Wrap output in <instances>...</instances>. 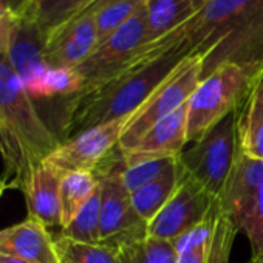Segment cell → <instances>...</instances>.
I'll use <instances>...</instances> for the list:
<instances>
[{
  "label": "cell",
  "instance_id": "cell-14",
  "mask_svg": "<svg viewBox=\"0 0 263 263\" xmlns=\"http://www.w3.org/2000/svg\"><path fill=\"white\" fill-rule=\"evenodd\" d=\"M47 34L33 16V10L21 17L7 58L22 84L31 81L45 67Z\"/></svg>",
  "mask_w": 263,
  "mask_h": 263
},
{
  "label": "cell",
  "instance_id": "cell-24",
  "mask_svg": "<svg viewBox=\"0 0 263 263\" xmlns=\"http://www.w3.org/2000/svg\"><path fill=\"white\" fill-rule=\"evenodd\" d=\"M56 246L62 263H125L119 251L104 243H81L59 235Z\"/></svg>",
  "mask_w": 263,
  "mask_h": 263
},
{
  "label": "cell",
  "instance_id": "cell-19",
  "mask_svg": "<svg viewBox=\"0 0 263 263\" xmlns=\"http://www.w3.org/2000/svg\"><path fill=\"white\" fill-rule=\"evenodd\" d=\"M238 147L252 158L263 161V88L255 87L238 118Z\"/></svg>",
  "mask_w": 263,
  "mask_h": 263
},
{
  "label": "cell",
  "instance_id": "cell-36",
  "mask_svg": "<svg viewBox=\"0 0 263 263\" xmlns=\"http://www.w3.org/2000/svg\"><path fill=\"white\" fill-rule=\"evenodd\" d=\"M246 263H263V255H252Z\"/></svg>",
  "mask_w": 263,
  "mask_h": 263
},
{
  "label": "cell",
  "instance_id": "cell-8",
  "mask_svg": "<svg viewBox=\"0 0 263 263\" xmlns=\"http://www.w3.org/2000/svg\"><path fill=\"white\" fill-rule=\"evenodd\" d=\"M146 45V5L143 2L124 27L99 44L95 51L74 68L82 84L81 91L98 87L119 74L137 59Z\"/></svg>",
  "mask_w": 263,
  "mask_h": 263
},
{
  "label": "cell",
  "instance_id": "cell-25",
  "mask_svg": "<svg viewBox=\"0 0 263 263\" xmlns=\"http://www.w3.org/2000/svg\"><path fill=\"white\" fill-rule=\"evenodd\" d=\"M99 218H101V186L98 181V187L95 189L90 200L73 218V221L65 229H62L61 235L74 241L98 245L101 243Z\"/></svg>",
  "mask_w": 263,
  "mask_h": 263
},
{
  "label": "cell",
  "instance_id": "cell-35",
  "mask_svg": "<svg viewBox=\"0 0 263 263\" xmlns=\"http://www.w3.org/2000/svg\"><path fill=\"white\" fill-rule=\"evenodd\" d=\"M11 187V184H10V181L4 177V178H0V197L4 195V192L7 191V189H10Z\"/></svg>",
  "mask_w": 263,
  "mask_h": 263
},
{
  "label": "cell",
  "instance_id": "cell-28",
  "mask_svg": "<svg viewBox=\"0 0 263 263\" xmlns=\"http://www.w3.org/2000/svg\"><path fill=\"white\" fill-rule=\"evenodd\" d=\"M237 231L238 229H237L235 223L220 208L208 263H229V255H231V249H232Z\"/></svg>",
  "mask_w": 263,
  "mask_h": 263
},
{
  "label": "cell",
  "instance_id": "cell-11",
  "mask_svg": "<svg viewBox=\"0 0 263 263\" xmlns=\"http://www.w3.org/2000/svg\"><path fill=\"white\" fill-rule=\"evenodd\" d=\"M98 47L95 14L84 13L51 31L45 45V64L53 68L79 67Z\"/></svg>",
  "mask_w": 263,
  "mask_h": 263
},
{
  "label": "cell",
  "instance_id": "cell-30",
  "mask_svg": "<svg viewBox=\"0 0 263 263\" xmlns=\"http://www.w3.org/2000/svg\"><path fill=\"white\" fill-rule=\"evenodd\" d=\"M21 22V16L0 4V54H7Z\"/></svg>",
  "mask_w": 263,
  "mask_h": 263
},
{
  "label": "cell",
  "instance_id": "cell-32",
  "mask_svg": "<svg viewBox=\"0 0 263 263\" xmlns=\"http://www.w3.org/2000/svg\"><path fill=\"white\" fill-rule=\"evenodd\" d=\"M111 2H116V0H96V2H95L93 5H90L84 13H95V11H98L99 8H102V7H105V5H108V4H111Z\"/></svg>",
  "mask_w": 263,
  "mask_h": 263
},
{
  "label": "cell",
  "instance_id": "cell-22",
  "mask_svg": "<svg viewBox=\"0 0 263 263\" xmlns=\"http://www.w3.org/2000/svg\"><path fill=\"white\" fill-rule=\"evenodd\" d=\"M175 160L177 157H140L124 152L121 180L128 192H134L157 180Z\"/></svg>",
  "mask_w": 263,
  "mask_h": 263
},
{
  "label": "cell",
  "instance_id": "cell-13",
  "mask_svg": "<svg viewBox=\"0 0 263 263\" xmlns=\"http://www.w3.org/2000/svg\"><path fill=\"white\" fill-rule=\"evenodd\" d=\"M0 254L30 263H62L56 238L47 226L31 217L0 231Z\"/></svg>",
  "mask_w": 263,
  "mask_h": 263
},
{
  "label": "cell",
  "instance_id": "cell-33",
  "mask_svg": "<svg viewBox=\"0 0 263 263\" xmlns=\"http://www.w3.org/2000/svg\"><path fill=\"white\" fill-rule=\"evenodd\" d=\"M0 263H30V261H25V260L17 258V257H13V255L0 254Z\"/></svg>",
  "mask_w": 263,
  "mask_h": 263
},
{
  "label": "cell",
  "instance_id": "cell-10",
  "mask_svg": "<svg viewBox=\"0 0 263 263\" xmlns=\"http://www.w3.org/2000/svg\"><path fill=\"white\" fill-rule=\"evenodd\" d=\"M127 118L88 128L61 143L44 161L62 174L88 171L95 172L104 158L118 146Z\"/></svg>",
  "mask_w": 263,
  "mask_h": 263
},
{
  "label": "cell",
  "instance_id": "cell-7",
  "mask_svg": "<svg viewBox=\"0 0 263 263\" xmlns=\"http://www.w3.org/2000/svg\"><path fill=\"white\" fill-rule=\"evenodd\" d=\"M201 58L192 54L154 90V93L127 118L118 143L121 151L128 152L134 149L149 128L189 101L201 81Z\"/></svg>",
  "mask_w": 263,
  "mask_h": 263
},
{
  "label": "cell",
  "instance_id": "cell-15",
  "mask_svg": "<svg viewBox=\"0 0 263 263\" xmlns=\"http://www.w3.org/2000/svg\"><path fill=\"white\" fill-rule=\"evenodd\" d=\"M64 174L42 161L31 174L27 189V211L47 228L61 226V181Z\"/></svg>",
  "mask_w": 263,
  "mask_h": 263
},
{
  "label": "cell",
  "instance_id": "cell-27",
  "mask_svg": "<svg viewBox=\"0 0 263 263\" xmlns=\"http://www.w3.org/2000/svg\"><path fill=\"white\" fill-rule=\"evenodd\" d=\"M143 2L144 0H116V2H111L99 8L98 11L91 13L95 14L96 22L98 45L107 41L121 27H124L130 21V17L138 11Z\"/></svg>",
  "mask_w": 263,
  "mask_h": 263
},
{
  "label": "cell",
  "instance_id": "cell-5",
  "mask_svg": "<svg viewBox=\"0 0 263 263\" xmlns=\"http://www.w3.org/2000/svg\"><path fill=\"white\" fill-rule=\"evenodd\" d=\"M122 164L124 152L116 146L95 171L101 186V243L116 251L147 237V221L137 214L130 192L121 180Z\"/></svg>",
  "mask_w": 263,
  "mask_h": 263
},
{
  "label": "cell",
  "instance_id": "cell-34",
  "mask_svg": "<svg viewBox=\"0 0 263 263\" xmlns=\"http://www.w3.org/2000/svg\"><path fill=\"white\" fill-rule=\"evenodd\" d=\"M212 2V0H191V4H192V7H194V10L198 13V11H201L206 5H209Z\"/></svg>",
  "mask_w": 263,
  "mask_h": 263
},
{
  "label": "cell",
  "instance_id": "cell-12",
  "mask_svg": "<svg viewBox=\"0 0 263 263\" xmlns=\"http://www.w3.org/2000/svg\"><path fill=\"white\" fill-rule=\"evenodd\" d=\"M263 187V161L246 157L240 147L220 195V204L224 214L235 223L237 229L243 218L254 208Z\"/></svg>",
  "mask_w": 263,
  "mask_h": 263
},
{
  "label": "cell",
  "instance_id": "cell-26",
  "mask_svg": "<svg viewBox=\"0 0 263 263\" xmlns=\"http://www.w3.org/2000/svg\"><path fill=\"white\" fill-rule=\"evenodd\" d=\"M125 263H178L175 241L146 237L119 251Z\"/></svg>",
  "mask_w": 263,
  "mask_h": 263
},
{
  "label": "cell",
  "instance_id": "cell-17",
  "mask_svg": "<svg viewBox=\"0 0 263 263\" xmlns=\"http://www.w3.org/2000/svg\"><path fill=\"white\" fill-rule=\"evenodd\" d=\"M144 5L147 45L163 39L197 14L191 0H144Z\"/></svg>",
  "mask_w": 263,
  "mask_h": 263
},
{
  "label": "cell",
  "instance_id": "cell-4",
  "mask_svg": "<svg viewBox=\"0 0 263 263\" xmlns=\"http://www.w3.org/2000/svg\"><path fill=\"white\" fill-rule=\"evenodd\" d=\"M261 74L258 67L223 64L203 78L187 101V143L200 140L212 125L237 110Z\"/></svg>",
  "mask_w": 263,
  "mask_h": 263
},
{
  "label": "cell",
  "instance_id": "cell-18",
  "mask_svg": "<svg viewBox=\"0 0 263 263\" xmlns=\"http://www.w3.org/2000/svg\"><path fill=\"white\" fill-rule=\"evenodd\" d=\"M180 175H181V167L177 157V160L157 180L147 183L146 186L134 192H130L132 204H134L137 214L144 221L149 223L172 198V195L178 187Z\"/></svg>",
  "mask_w": 263,
  "mask_h": 263
},
{
  "label": "cell",
  "instance_id": "cell-23",
  "mask_svg": "<svg viewBox=\"0 0 263 263\" xmlns=\"http://www.w3.org/2000/svg\"><path fill=\"white\" fill-rule=\"evenodd\" d=\"M96 0H34L33 16L48 34L61 25L82 14Z\"/></svg>",
  "mask_w": 263,
  "mask_h": 263
},
{
  "label": "cell",
  "instance_id": "cell-37",
  "mask_svg": "<svg viewBox=\"0 0 263 263\" xmlns=\"http://www.w3.org/2000/svg\"><path fill=\"white\" fill-rule=\"evenodd\" d=\"M257 85L263 88V74H261V78H260V81H258V84H257Z\"/></svg>",
  "mask_w": 263,
  "mask_h": 263
},
{
  "label": "cell",
  "instance_id": "cell-3",
  "mask_svg": "<svg viewBox=\"0 0 263 263\" xmlns=\"http://www.w3.org/2000/svg\"><path fill=\"white\" fill-rule=\"evenodd\" d=\"M59 144L7 54H0V157L11 187L24 192L33 171Z\"/></svg>",
  "mask_w": 263,
  "mask_h": 263
},
{
  "label": "cell",
  "instance_id": "cell-21",
  "mask_svg": "<svg viewBox=\"0 0 263 263\" xmlns=\"http://www.w3.org/2000/svg\"><path fill=\"white\" fill-rule=\"evenodd\" d=\"M33 101L50 98H67L81 91V79L74 70L45 67L31 81L24 84Z\"/></svg>",
  "mask_w": 263,
  "mask_h": 263
},
{
  "label": "cell",
  "instance_id": "cell-6",
  "mask_svg": "<svg viewBox=\"0 0 263 263\" xmlns=\"http://www.w3.org/2000/svg\"><path fill=\"white\" fill-rule=\"evenodd\" d=\"M238 118L240 110H232L178 155L181 169L215 198H220L238 152Z\"/></svg>",
  "mask_w": 263,
  "mask_h": 263
},
{
  "label": "cell",
  "instance_id": "cell-20",
  "mask_svg": "<svg viewBox=\"0 0 263 263\" xmlns=\"http://www.w3.org/2000/svg\"><path fill=\"white\" fill-rule=\"evenodd\" d=\"M98 187L95 172L79 171L64 174L61 181V228L65 229Z\"/></svg>",
  "mask_w": 263,
  "mask_h": 263
},
{
  "label": "cell",
  "instance_id": "cell-9",
  "mask_svg": "<svg viewBox=\"0 0 263 263\" xmlns=\"http://www.w3.org/2000/svg\"><path fill=\"white\" fill-rule=\"evenodd\" d=\"M217 201L218 198L209 194L181 169L175 194L147 223V237L175 241L200 224L211 214Z\"/></svg>",
  "mask_w": 263,
  "mask_h": 263
},
{
  "label": "cell",
  "instance_id": "cell-16",
  "mask_svg": "<svg viewBox=\"0 0 263 263\" xmlns=\"http://www.w3.org/2000/svg\"><path fill=\"white\" fill-rule=\"evenodd\" d=\"M187 146V102L149 128L127 154L140 157H178Z\"/></svg>",
  "mask_w": 263,
  "mask_h": 263
},
{
  "label": "cell",
  "instance_id": "cell-29",
  "mask_svg": "<svg viewBox=\"0 0 263 263\" xmlns=\"http://www.w3.org/2000/svg\"><path fill=\"white\" fill-rule=\"evenodd\" d=\"M238 231L245 232L252 246V255H263V187L251 212L238 224Z\"/></svg>",
  "mask_w": 263,
  "mask_h": 263
},
{
  "label": "cell",
  "instance_id": "cell-31",
  "mask_svg": "<svg viewBox=\"0 0 263 263\" xmlns=\"http://www.w3.org/2000/svg\"><path fill=\"white\" fill-rule=\"evenodd\" d=\"M0 4H4L5 7H8L11 11H14L17 16L22 17L24 14L33 10L34 0H0Z\"/></svg>",
  "mask_w": 263,
  "mask_h": 263
},
{
  "label": "cell",
  "instance_id": "cell-2",
  "mask_svg": "<svg viewBox=\"0 0 263 263\" xmlns=\"http://www.w3.org/2000/svg\"><path fill=\"white\" fill-rule=\"evenodd\" d=\"M167 36L201 58V79L223 64L263 70V0H212Z\"/></svg>",
  "mask_w": 263,
  "mask_h": 263
},
{
  "label": "cell",
  "instance_id": "cell-1",
  "mask_svg": "<svg viewBox=\"0 0 263 263\" xmlns=\"http://www.w3.org/2000/svg\"><path fill=\"white\" fill-rule=\"evenodd\" d=\"M192 54L194 50L186 41L163 37L146 45L134 62L110 81L64 98L61 143L88 128L128 118Z\"/></svg>",
  "mask_w": 263,
  "mask_h": 263
}]
</instances>
